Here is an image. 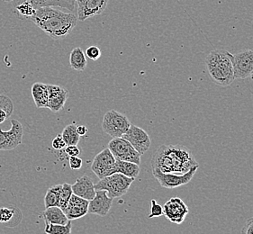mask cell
I'll use <instances>...</instances> for the list:
<instances>
[{
  "mask_svg": "<svg viewBox=\"0 0 253 234\" xmlns=\"http://www.w3.org/2000/svg\"><path fill=\"white\" fill-rule=\"evenodd\" d=\"M152 171L184 175L199 166L191 152L183 145H162L152 156Z\"/></svg>",
  "mask_w": 253,
  "mask_h": 234,
  "instance_id": "cell-1",
  "label": "cell"
},
{
  "mask_svg": "<svg viewBox=\"0 0 253 234\" xmlns=\"http://www.w3.org/2000/svg\"><path fill=\"white\" fill-rule=\"evenodd\" d=\"M31 20L53 40H62L77 26L78 17L74 13H66L51 6L38 7Z\"/></svg>",
  "mask_w": 253,
  "mask_h": 234,
  "instance_id": "cell-2",
  "label": "cell"
},
{
  "mask_svg": "<svg viewBox=\"0 0 253 234\" xmlns=\"http://www.w3.org/2000/svg\"><path fill=\"white\" fill-rule=\"evenodd\" d=\"M232 59L233 54L225 50H214L206 58L205 63L209 76L218 86L228 87L234 81Z\"/></svg>",
  "mask_w": 253,
  "mask_h": 234,
  "instance_id": "cell-3",
  "label": "cell"
},
{
  "mask_svg": "<svg viewBox=\"0 0 253 234\" xmlns=\"http://www.w3.org/2000/svg\"><path fill=\"white\" fill-rule=\"evenodd\" d=\"M133 181L134 178H128L122 174L116 173L102 178L97 183L95 184L94 188L96 191H106L110 198H117L121 197L128 192Z\"/></svg>",
  "mask_w": 253,
  "mask_h": 234,
  "instance_id": "cell-4",
  "label": "cell"
},
{
  "mask_svg": "<svg viewBox=\"0 0 253 234\" xmlns=\"http://www.w3.org/2000/svg\"><path fill=\"white\" fill-rule=\"evenodd\" d=\"M132 123L126 116L116 110H110L103 117L102 129L107 135L114 138H122L126 133Z\"/></svg>",
  "mask_w": 253,
  "mask_h": 234,
  "instance_id": "cell-5",
  "label": "cell"
},
{
  "mask_svg": "<svg viewBox=\"0 0 253 234\" xmlns=\"http://www.w3.org/2000/svg\"><path fill=\"white\" fill-rule=\"evenodd\" d=\"M107 148L116 160L132 162L140 166L142 155L124 138H114L108 143Z\"/></svg>",
  "mask_w": 253,
  "mask_h": 234,
  "instance_id": "cell-6",
  "label": "cell"
},
{
  "mask_svg": "<svg viewBox=\"0 0 253 234\" xmlns=\"http://www.w3.org/2000/svg\"><path fill=\"white\" fill-rule=\"evenodd\" d=\"M11 127L4 132L0 129V151H11L19 146L24 136V128L18 120L12 119Z\"/></svg>",
  "mask_w": 253,
  "mask_h": 234,
  "instance_id": "cell-7",
  "label": "cell"
},
{
  "mask_svg": "<svg viewBox=\"0 0 253 234\" xmlns=\"http://www.w3.org/2000/svg\"><path fill=\"white\" fill-rule=\"evenodd\" d=\"M198 168L199 166H196L184 175L165 174L160 171H152V175L157 179L158 182L162 188L168 189H177L178 187L189 183L195 177V174L197 173Z\"/></svg>",
  "mask_w": 253,
  "mask_h": 234,
  "instance_id": "cell-8",
  "label": "cell"
},
{
  "mask_svg": "<svg viewBox=\"0 0 253 234\" xmlns=\"http://www.w3.org/2000/svg\"><path fill=\"white\" fill-rule=\"evenodd\" d=\"M232 62L235 78H250L253 72V50H243L233 54Z\"/></svg>",
  "mask_w": 253,
  "mask_h": 234,
  "instance_id": "cell-9",
  "label": "cell"
},
{
  "mask_svg": "<svg viewBox=\"0 0 253 234\" xmlns=\"http://www.w3.org/2000/svg\"><path fill=\"white\" fill-rule=\"evenodd\" d=\"M109 0H77L78 20L86 21L101 15L106 10Z\"/></svg>",
  "mask_w": 253,
  "mask_h": 234,
  "instance_id": "cell-10",
  "label": "cell"
},
{
  "mask_svg": "<svg viewBox=\"0 0 253 234\" xmlns=\"http://www.w3.org/2000/svg\"><path fill=\"white\" fill-rule=\"evenodd\" d=\"M127 142L131 143L132 147L141 155H143L152 145V140L149 134L143 129L132 124L123 137Z\"/></svg>",
  "mask_w": 253,
  "mask_h": 234,
  "instance_id": "cell-11",
  "label": "cell"
},
{
  "mask_svg": "<svg viewBox=\"0 0 253 234\" xmlns=\"http://www.w3.org/2000/svg\"><path fill=\"white\" fill-rule=\"evenodd\" d=\"M189 209L179 197H172L165 203L163 213L169 222L173 224H181L186 219Z\"/></svg>",
  "mask_w": 253,
  "mask_h": 234,
  "instance_id": "cell-12",
  "label": "cell"
},
{
  "mask_svg": "<svg viewBox=\"0 0 253 234\" xmlns=\"http://www.w3.org/2000/svg\"><path fill=\"white\" fill-rule=\"evenodd\" d=\"M116 163V158L113 156L108 148L104 149L102 152L96 155L91 164V170L96 177L102 179L111 176L113 166Z\"/></svg>",
  "mask_w": 253,
  "mask_h": 234,
  "instance_id": "cell-13",
  "label": "cell"
},
{
  "mask_svg": "<svg viewBox=\"0 0 253 234\" xmlns=\"http://www.w3.org/2000/svg\"><path fill=\"white\" fill-rule=\"evenodd\" d=\"M114 199L110 198L106 191H96L95 197L89 201L88 214H96L99 216H106L111 210Z\"/></svg>",
  "mask_w": 253,
  "mask_h": 234,
  "instance_id": "cell-14",
  "label": "cell"
},
{
  "mask_svg": "<svg viewBox=\"0 0 253 234\" xmlns=\"http://www.w3.org/2000/svg\"><path fill=\"white\" fill-rule=\"evenodd\" d=\"M49 99L47 108L52 113L60 112L64 108L68 99V90L58 85H48Z\"/></svg>",
  "mask_w": 253,
  "mask_h": 234,
  "instance_id": "cell-15",
  "label": "cell"
},
{
  "mask_svg": "<svg viewBox=\"0 0 253 234\" xmlns=\"http://www.w3.org/2000/svg\"><path fill=\"white\" fill-rule=\"evenodd\" d=\"M89 201L72 195L66 209L63 211L69 221L81 219L88 214Z\"/></svg>",
  "mask_w": 253,
  "mask_h": 234,
  "instance_id": "cell-16",
  "label": "cell"
},
{
  "mask_svg": "<svg viewBox=\"0 0 253 234\" xmlns=\"http://www.w3.org/2000/svg\"><path fill=\"white\" fill-rule=\"evenodd\" d=\"M94 186L95 185L93 184L91 178L85 175L81 178H78L76 182L71 185V189L73 195L87 201H91L96 195V190Z\"/></svg>",
  "mask_w": 253,
  "mask_h": 234,
  "instance_id": "cell-17",
  "label": "cell"
},
{
  "mask_svg": "<svg viewBox=\"0 0 253 234\" xmlns=\"http://www.w3.org/2000/svg\"><path fill=\"white\" fill-rule=\"evenodd\" d=\"M24 0H14V2H19ZM29 1L33 5L36 6V8L42 7V6H51V7H61L65 8L67 10L71 11L73 13L76 8L77 0H26Z\"/></svg>",
  "mask_w": 253,
  "mask_h": 234,
  "instance_id": "cell-18",
  "label": "cell"
},
{
  "mask_svg": "<svg viewBox=\"0 0 253 234\" xmlns=\"http://www.w3.org/2000/svg\"><path fill=\"white\" fill-rule=\"evenodd\" d=\"M32 96L37 108H47L49 93L48 85L36 82L32 86Z\"/></svg>",
  "mask_w": 253,
  "mask_h": 234,
  "instance_id": "cell-19",
  "label": "cell"
},
{
  "mask_svg": "<svg viewBox=\"0 0 253 234\" xmlns=\"http://www.w3.org/2000/svg\"><path fill=\"white\" fill-rule=\"evenodd\" d=\"M116 173L122 174L128 178L135 179L140 174V166L134 163L116 160V163L112 168L111 175Z\"/></svg>",
  "mask_w": 253,
  "mask_h": 234,
  "instance_id": "cell-20",
  "label": "cell"
},
{
  "mask_svg": "<svg viewBox=\"0 0 253 234\" xmlns=\"http://www.w3.org/2000/svg\"><path fill=\"white\" fill-rule=\"evenodd\" d=\"M42 217L45 223L51 224H60L65 225L68 224L69 220L63 211L58 206L46 208L45 211L42 213Z\"/></svg>",
  "mask_w": 253,
  "mask_h": 234,
  "instance_id": "cell-21",
  "label": "cell"
},
{
  "mask_svg": "<svg viewBox=\"0 0 253 234\" xmlns=\"http://www.w3.org/2000/svg\"><path fill=\"white\" fill-rule=\"evenodd\" d=\"M70 65L76 72H83L86 70L87 61L86 54L80 47H76L70 54Z\"/></svg>",
  "mask_w": 253,
  "mask_h": 234,
  "instance_id": "cell-22",
  "label": "cell"
},
{
  "mask_svg": "<svg viewBox=\"0 0 253 234\" xmlns=\"http://www.w3.org/2000/svg\"><path fill=\"white\" fill-rule=\"evenodd\" d=\"M61 189H62V184H59V185L52 186L47 190L45 196H44L45 208L59 206Z\"/></svg>",
  "mask_w": 253,
  "mask_h": 234,
  "instance_id": "cell-23",
  "label": "cell"
},
{
  "mask_svg": "<svg viewBox=\"0 0 253 234\" xmlns=\"http://www.w3.org/2000/svg\"><path fill=\"white\" fill-rule=\"evenodd\" d=\"M61 137L66 143L67 146L78 145L81 140V136L77 132V125L74 123L67 125L61 133Z\"/></svg>",
  "mask_w": 253,
  "mask_h": 234,
  "instance_id": "cell-24",
  "label": "cell"
},
{
  "mask_svg": "<svg viewBox=\"0 0 253 234\" xmlns=\"http://www.w3.org/2000/svg\"><path fill=\"white\" fill-rule=\"evenodd\" d=\"M15 10L18 15L22 17H26L31 19L32 16L36 14V8L35 5H33L29 1H19L14 3Z\"/></svg>",
  "mask_w": 253,
  "mask_h": 234,
  "instance_id": "cell-25",
  "label": "cell"
},
{
  "mask_svg": "<svg viewBox=\"0 0 253 234\" xmlns=\"http://www.w3.org/2000/svg\"><path fill=\"white\" fill-rule=\"evenodd\" d=\"M44 232L46 234H71V221L65 225L45 223Z\"/></svg>",
  "mask_w": 253,
  "mask_h": 234,
  "instance_id": "cell-26",
  "label": "cell"
},
{
  "mask_svg": "<svg viewBox=\"0 0 253 234\" xmlns=\"http://www.w3.org/2000/svg\"><path fill=\"white\" fill-rule=\"evenodd\" d=\"M72 195H73V192H72V189H71V185L68 183L62 184L60 202H59L58 207H60L62 211H64L66 209L70 200H71Z\"/></svg>",
  "mask_w": 253,
  "mask_h": 234,
  "instance_id": "cell-27",
  "label": "cell"
},
{
  "mask_svg": "<svg viewBox=\"0 0 253 234\" xmlns=\"http://www.w3.org/2000/svg\"><path fill=\"white\" fill-rule=\"evenodd\" d=\"M0 109L5 111L8 117L12 116V114L14 112V104L11 100L10 97L0 94Z\"/></svg>",
  "mask_w": 253,
  "mask_h": 234,
  "instance_id": "cell-28",
  "label": "cell"
},
{
  "mask_svg": "<svg viewBox=\"0 0 253 234\" xmlns=\"http://www.w3.org/2000/svg\"><path fill=\"white\" fill-rule=\"evenodd\" d=\"M164 215L163 213V207L160 204H158L156 200L152 199L151 201V210H150V214L148 216L149 219H152L154 217H161Z\"/></svg>",
  "mask_w": 253,
  "mask_h": 234,
  "instance_id": "cell-29",
  "label": "cell"
},
{
  "mask_svg": "<svg viewBox=\"0 0 253 234\" xmlns=\"http://www.w3.org/2000/svg\"><path fill=\"white\" fill-rule=\"evenodd\" d=\"M15 215V210L13 208L2 207L0 208V223L6 224L10 222Z\"/></svg>",
  "mask_w": 253,
  "mask_h": 234,
  "instance_id": "cell-30",
  "label": "cell"
},
{
  "mask_svg": "<svg viewBox=\"0 0 253 234\" xmlns=\"http://www.w3.org/2000/svg\"><path fill=\"white\" fill-rule=\"evenodd\" d=\"M101 55V50L97 46H89L86 50V56L91 61H97Z\"/></svg>",
  "mask_w": 253,
  "mask_h": 234,
  "instance_id": "cell-31",
  "label": "cell"
},
{
  "mask_svg": "<svg viewBox=\"0 0 253 234\" xmlns=\"http://www.w3.org/2000/svg\"><path fill=\"white\" fill-rule=\"evenodd\" d=\"M51 145H52V148H53L54 150H58V151H60V150H62V149L67 147L66 143L63 141V139L61 137V134L58 135V136H56V137L53 139V141H52V143H51Z\"/></svg>",
  "mask_w": 253,
  "mask_h": 234,
  "instance_id": "cell-32",
  "label": "cell"
},
{
  "mask_svg": "<svg viewBox=\"0 0 253 234\" xmlns=\"http://www.w3.org/2000/svg\"><path fill=\"white\" fill-rule=\"evenodd\" d=\"M65 153L70 157H79L81 154V150L78 147V145H70L65 148Z\"/></svg>",
  "mask_w": 253,
  "mask_h": 234,
  "instance_id": "cell-33",
  "label": "cell"
},
{
  "mask_svg": "<svg viewBox=\"0 0 253 234\" xmlns=\"http://www.w3.org/2000/svg\"><path fill=\"white\" fill-rule=\"evenodd\" d=\"M82 159L79 157H70V167L73 170H78L82 168Z\"/></svg>",
  "mask_w": 253,
  "mask_h": 234,
  "instance_id": "cell-34",
  "label": "cell"
},
{
  "mask_svg": "<svg viewBox=\"0 0 253 234\" xmlns=\"http://www.w3.org/2000/svg\"><path fill=\"white\" fill-rule=\"evenodd\" d=\"M242 234H253V217L247 220L242 230Z\"/></svg>",
  "mask_w": 253,
  "mask_h": 234,
  "instance_id": "cell-35",
  "label": "cell"
},
{
  "mask_svg": "<svg viewBox=\"0 0 253 234\" xmlns=\"http://www.w3.org/2000/svg\"><path fill=\"white\" fill-rule=\"evenodd\" d=\"M87 128L85 125H77V132L80 136H84L87 133Z\"/></svg>",
  "mask_w": 253,
  "mask_h": 234,
  "instance_id": "cell-36",
  "label": "cell"
},
{
  "mask_svg": "<svg viewBox=\"0 0 253 234\" xmlns=\"http://www.w3.org/2000/svg\"><path fill=\"white\" fill-rule=\"evenodd\" d=\"M8 118H9V117L7 116V114H6L5 111H3V110L0 109V124L5 122V120L8 119Z\"/></svg>",
  "mask_w": 253,
  "mask_h": 234,
  "instance_id": "cell-37",
  "label": "cell"
},
{
  "mask_svg": "<svg viewBox=\"0 0 253 234\" xmlns=\"http://www.w3.org/2000/svg\"><path fill=\"white\" fill-rule=\"evenodd\" d=\"M2 1L6 2V3H11V2H14V0H2Z\"/></svg>",
  "mask_w": 253,
  "mask_h": 234,
  "instance_id": "cell-38",
  "label": "cell"
},
{
  "mask_svg": "<svg viewBox=\"0 0 253 234\" xmlns=\"http://www.w3.org/2000/svg\"><path fill=\"white\" fill-rule=\"evenodd\" d=\"M251 78H252V80H253V72L252 73V75H251V77H250Z\"/></svg>",
  "mask_w": 253,
  "mask_h": 234,
  "instance_id": "cell-39",
  "label": "cell"
}]
</instances>
